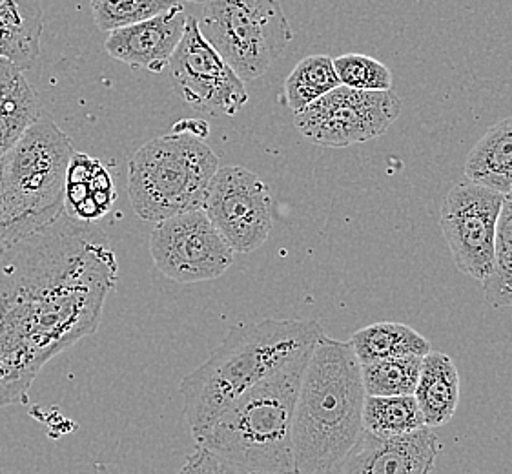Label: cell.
<instances>
[{
    "instance_id": "obj_1",
    "label": "cell",
    "mask_w": 512,
    "mask_h": 474,
    "mask_svg": "<svg viewBox=\"0 0 512 474\" xmlns=\"http://www.w3.org/2000/svg\"><path fill=\"white\" fill-rule=\"evenodd\" d=\"M117 279L103 232L66 212L0 248V409L28 402L42 367L97 332Z\"/></svg>"
},
{
    "instance_id": "obj_2",
    "label": "cell",
    "mask_w": 512,
    "mask_h": 474,
    "mask_svg": "<svg viewBox=\"0 0 512 474\" xmlns=\"http://www.w3.org/2000/svg\"><path fill=\"white\" fill-rule=\"evenodd\" d=\"M325 332L316 320H263L237 325L181 382L186 422L199 444L228 407L279 371Z\"/></svg>"
},
{
    "instance_id": "obj_3",
    "label": "cell",
    "mask_w": 512,
    "mask_h": 474,
    "mask_svg": "<svg viewBox=\"0 0 512 474\" xmlns=\"http://www.w3.org/2000/svg\"><path fill=\"white\" fill-rule=\"evenodd\" d=\"M365 389L349 341L314 345L297 396L292 449L296 474H338L363 434Z\"/></svg>"
},
{
    "instance_id": "obj_4",
    "label": "cell",
    "mask_w": 512,
    "mask_h": 474,
    "mask_svg": "<svg viewBox=\"0 0 512 474\" xmlns=\"http://www.w3.org/2000/svg\"><path fill=\"white\" fill-rule=\"evenodd\" d=\"M312 349L299 352L237 398L197 445L248 474L296 473L292 427Z\"/></svg>"
},
{
    "instance_id": "obj_5",
    "label": "cell",
    "mask_w": 512,
    "mask_h": 474,
    "mask_svg": "<svg viewBox=\"0 0 512 474\" xmlns=\"http://www.w3.org/2000/svg\"><path fill=\"white\" fill-rule=\"evenodd\" d=\"M73 154L72 139L42 112L21 141L0 157V247L39 232L61 216Z\"/></svg>"
},
{
    "instance_id": "obj_6",
    "label": "cell",
    "mask_w": 512,
    "mask_h": 474,
    "mask_svg": "<svg viewBox=\"0 0 512 474\" xmlns=\"http://www.w3.org/2000/svg\"><path fill=\"white\" fill-rule=\"evenodd\" d=\"M219 159L203 139L174 130L141 146L128 163V196L135 214L152 223L203 210Z\"/></svg>"
},
{
    "instance_id": "obj_7",
    "label": "cell",
    "mask_w": 512,
    "mask_h": 474,
    "mask_svg": "<svg viewBox=\"0 0 512 474\" xmlns=\"http://www.w3.org/2000/svg\"><path fill=\"white\" fill-rule=\"evenodd\" d=\"M199 30L245 81H256L294 39L279 0H206Z\"/></svg>"
},
{
    "instance_id": "obj_8",
    "label": "cell",
    "mask_w": 512,
    "mask_h": 474,
    "mask_svg": "<svg viewBox=\"0 0 512 474\" xmlns=\"http://www.w3.org/2000/svg\"><path fill=\"white\" fill-rule=\"evenodd\" d=\"M400 114L401 101L394 90L359 92L338 86L294 114V124L314 145L347 148L381 137Z\"/></svg>"
},
{
    "instance_id": "obj_9",
    "label": "cell",
    "mask_w": 512,
    "mask_h": 474,
    "mask_svg": "<svg viewBox=\"0 0 512 474\" xmlns=\"http://www.w3.org/2000/svg\"><path fill=\"white\" fill-rule=\"evenodd\" d=\"M150 254L164 278L194 285L221 278L234 263V250L203 210L155 223Z\"/></svg>"
},
{
    "instance_id": "obj_10",
    "label": "cell",
    "mask_w": 512,
    "mask_h": 474,
    "mask_svg": "<svg viewBox=\"0 0 512 474\" xmlns=\"http://www.w3.org/2000/svg\"><path fill=\"white\" fill-rule=\"evenodd\" d=\"M503 203L502 194L467 179L452 186L441 205V234L454 265L480 283L491 274Z\"/></svg>"
},
{
    "instance_id": "obj_11",
    "label": "cell",
    "mask_w": 512,
    "mask_h": 474,
    "mask_svg": "<svg viewBox=\"0 0 512 474\" xmlns=\"http://www.w3.org/2000/svg\"><path fill=\"white\" fill-rule=\"evenodd\" d=\"M168 66L181 101L201 114L232 117L248 103L245 83L206 41L195 17H188Z\"/></svg>"
},
{
    "instance_id": "obj_12",
    "label": "cell",
    "mask_w": 512,
    "mask_h": 474,
    "mask_svg": "<svg viewBox=\"0 0 512 474\" xmlns=\"http://www.w3.org/2000/svg\"><path fill=\"white\" fill-rule=\"evenodd\" d=\"M203 212L237 254L263 247L274 225L268 186L243 166H219L206 190Z\"/></svg>"
},
{
    "instance_id": "obj_13",
    "label": "cell",
    "mask_w": 512,
    "mask_h": 474,
    "mask_svg": "<svg viewBox=\"0 0 512 474\" xmlns=\"http://www.w3.org/2000/svg\"><path fill=\"white\" fill-rule=\"evenodd\" d=\"M438 453V436L431 427L400 438L363 431L338 474H431Z\"/></svg>"
},
{
    "instance_id": "obj_14",
    "label": "cell",
    "mask_w": 512,
    "mask_h": 474,
    "mask_svg": "<svg viewBox=\"0 0 512 474\" xmlns=\"http://www.w3.org/2000/svg\"><path fill=\"white\" fill-rule=\"evenodd\" d=\"M186 21L188 15L179 2L148 21L112 31L104 48L110 57L132 68L161 73L183 39Z\"/></svg>"
},
{
    "instance_id": "obj_15",
    "label": "cell",
    "mask_w": 512,
    "mask_h": 474,
    "mask_svg": "<svg viewBox=\"0 0 512 474\" xmlns=\"http://www.w3.org/2000/svg\"><path fill=\"white\" fill-rule=\"evenodd\" d=\"M115 197L110 170L99 159L75 152L66 172L64 212L82 223H97L112 210Z\"/></svg>"
},
{
    "instance_id": "obj_16",
    "label": "cell",
    "mask_w": 512,
    "mask_h": 474,
    "mask_svg": "<svg viewBox=\"0 0 512 474\" xmlns=\"http://www.w3.org/2000/svg\"><path fill=\"white\" fill-rule=\"evenodd\" d=\"M41 0H0V59L31 70L41 55Z\"/></svg>"
},
{
    "instance_id": "obj_17",
    "label": "cell",
    "mask_w": 512,
    "mask_h": 474,
    "mask_svg": "<svg viewBox=\"0 0 512 474\" xmlns=\"http://www.w3.org/2000/svg\"><path fill=\"white\" fill-rule=\"evenodd\" d=\"M460 372L449 354L431 351L421 361L420 380L414 398L427 427L451 422L460 403Z\"/></svg>"
},
{
    "instance_id": "obj_18",
    "label": "cell",
    "mask_w": 512,
    "mask_h": 474,
    "mask_svg": "<svg viewBox=\"0 0 512 474\" xmlns=\"http://www.w3.org/2000/svg\"><path fill=\"white\" fill-rule=\"evenodd\" d=\"M41 115L39 97L24 72L0 59V157L21 141Z\"/></svg>"
},
{
    "instance_id": "obj_19",
    "label": "cell",
    "mask_w": 512,
    "mask_h": 474,
    "mask_svg": "<svg viewBox=\"0 0 512 474\" xmlns=\"http://www.w3.org/2000/svg\"><path fill=\"white\" fill-rule=\"evenodd\" d=\"M465 176L476 185L512 197V117L492 124L472 146L465 163Z\"/></svg>"
},
{
    "instance_id": "obj_20",
    "label": "cell",
    "mask_w": 512,
    "mask_h": 474,
    "mask_svg": "<svg viewBox=\"0 0 512 474\" xmlns=\"http://www.w3.org/2000/svg\"><path fill=\"white\" fill-rule=\"evenodd\" d=\"M350 347L359 365L370 361L403 358V356H427L432 351L431 341L418 330L398 321H379L350 336Z\"/></svg>"
},
{
    "instance_id": "obj_21",
    "label": "cell",
    "mask_w": 512,
    "mask_h": 474,
    "mask_svg": "<svg viewBox=\"0 0 512 474\" xmlns=\"http://www.w3.org/2000/svg\"><path fill=\"white\" fill-rule=\"evenodd\" d=\"M425 425L414 396H367L363 405V431L378 438H400Z\"/></svg>"
},
{
    "instance_id": "obj_22",
    "label": "cell",
    "mask_w": 512,
    "mask_h": 474,
    "mask_svg": "<svg viewBox=\"0 0 512 474\" xmlns=\"http://www.w3.org/2000/svg\"><path fill=\"white\" fill-rule=\"evenodd\" d=\"M341 86L334 70V59L328 55H310L297 62L285 81V103L297 114L316 103L323 95Z\"/></svg>"
},
{
    "instance_id": "obj_23",
    "label": "cell",
    "mask_w": 512,
    "mask_h": 474,
    "mask_svg": "<svg viewBox=\"0 0 512 474\" xmlns=\"http://www.w3.org/2000/svg\"><path fill=\"white\" fill-rule=\"evenodd\" d=\"M420 356L370 361L361 365V382L367 396H414L420 380Z\"/></svg>"
},
{
    "instance_id": "obj_24",
    "label": "cell",
    "mask_w": 512,
    "mask_h": 474,
    "mask_svg": "<svg viewBox=\"0 0 512 474\" xmlns=\"http://www.w3.org/2000/svg\"><path fill=\"white\" fill-rule=\"evenodd\" d=\"M487 303L494 309H512V197H505L498 221L491 274L483 281Z\"/></svg>"
},
{
    "instance_id": "obj_25",
    "label": "cell",
    "mask_w": 512,
    "mask_h": 474,
    "mask_svg": "<svg viewBox=\"0 0 512 474\" xmlns=\"http://www.w3.org/2000/svg\"><path fill=\"white\" fill-rule=\"evenodd\" d=\"M93 21L101 31L112 33L174 8L175 0H90Z\"/></svg>"
},
{
    "instance_id": "obj_26",
    "label": "cell",
    "mask_w": 512,
    "mask_h": 474,
    "mask_svg": "<svg viewBox=\"0 0 512 474\" xmlns=\"http://www.w3.org/2000/svg\"><path fill=\"white\" fill-rule=\"evenodd\" d=\"M334 70L341 86L359 92H389L394 88V77L383 62L361 53H347L334 59Z\"/></svg>"
},
{
    "instance_id": "obj_27",
    "label": "cell",
    "mask_w": 512,
    "mask_h": 474,
    "mask_svg": "<svg viewBox=\"0 0 512 474\" xmlns=\"http://www.w3.org/2000/svg\"><path fill=\"white\" fill-rule=\"evenodd\" d=\"M177 474H248L245 469L226 462L225 458L210 453L205 447L197 445L194 453L185 460Z\"/></svg>"
},
{
    "instance_id": "obj_28",
    "label": "cell",
    "mask_w": 512,
    "mask_h": 474,
    "mask_svg": "<svg viewBox=\"0 0 512 474\" xmlns=\"http://www.w3.org/2000/svg\"><path fill=\"white\" fill-rule=\"evenodd\" d=\"M175 2H192V4H205L206 0H175Z\"/></svg>"
},
{
    "instance_id": "obj_29",
    "label": "cell",
    "mask_w": 512,
    "mask_h": 474,
    "mask_svg": "<svg viewBox=\"0 0 512 474\" xmlns=\"http://www.w3.org/2000/svg\"><path fill=\"white\" fill-rule=\"evenodd\" d=\"M292 474H296V473H292Z\"/></svg>"
},
{
    "instance_id": "obj_30",
    "label": "cell",
    "mask_w": 512,
    "mask_h": 474,
    "mask_svg": "<svg viewBox=\"0 0 512 474\" xmlns=\"http://www.w3.org/2000/svg\"><path fill=\"white\" fill-rule=\"evenodd\" d=\"M0 248H2V247H0Z\"/></svg>"
}]
</instances>
